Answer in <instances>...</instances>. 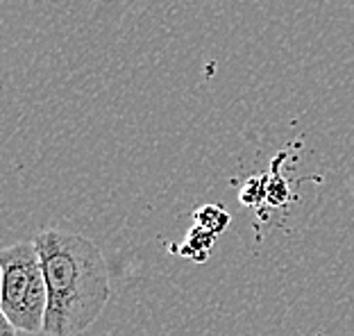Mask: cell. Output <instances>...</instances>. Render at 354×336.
<instances>
[{"label": "cell", "instance_id": "7a4b0ae2", "mask_svg": "<svg viewBox=\"0 0 354 336\" xmlns=\"http://www.w3.org/2000/svg\"><path fill=\"white\" fill-rule=\"evenodd\" d=\"M0 314L19 332L44 334L48 284L35 241L0 252Z\"/></svg>", "mask_w": 354, "mask_h": 336}, {"label": "cell", "instance_id": "3957f363", "mask_svg": "<svg viewBox=\"0 0 354 336\" xmlns=\"http://www.w3.org/2000/svg\"><path fill=\"white\" fill-rule=\"evenodd\" d=\"M196 221H198V225L203 227V230H209V232H214V234H218V232H223V227L216 225V221L223 223V225L227 227L230 216H227V212H225V209H221V207L207 205V207H203V209L196 214Z\"/></svg>", "mask_w": 354, "mask_h": 336}, {"label": "cell", "instance_id": "6da1fadb", "mask_svg": "<svg viewBox=\"0 0 354 336\" xmlns=\"http://www.w3.org/2000/svg\"><path fill=\"white\" fill-rule=\"evenodd\" d=\"M48 284L46 336H75L107 307L111 284L100 248L86 236L46 230L35 236Z\"/></svg>", "mask_w": 354, "mask_h": 336}, {"label": "cell", "instance_id": "277c9868", "mask_svg": "<svg viewBox=\"0 0 354 336\" xmlns=\"http://www.w3.org/2000/svg\"><path fill=\"white\" fill-rule=\"evenodd\" d=\"M3 325H5V327H3V336H14L16 332H19V330H16V327H14L10 321H7L5 316H3Z\"/></svg>", "mask_w": 354, "mask_h": 336}]
</instances>
